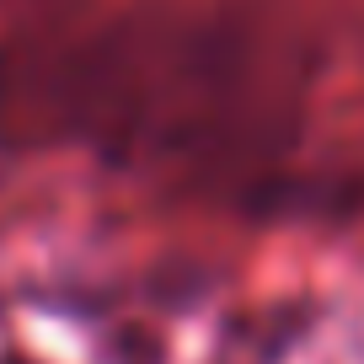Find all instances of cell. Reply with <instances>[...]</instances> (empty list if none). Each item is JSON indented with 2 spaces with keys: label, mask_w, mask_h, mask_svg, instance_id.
Segmentation results:
<instances>
[{
  "label": "cell",
  "mask_w": 364,
  "mask_h": 364,
  "mask_svg": "<svg viewBox=\"0 0 364 364\" xmlns=\"http://www.w3.org/2000/svg\"><path fill=\"white\" fill-rule=\"evenodd\" d=\"M295 86L300 70L284 65L268 22L241 11L54 22L0 48V134L215 166L262 150V124L295 113Z\"/></svg>",
  "instance_id": "cell-1"
}]
</instances>
